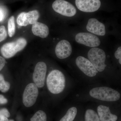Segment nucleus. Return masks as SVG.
Returning a JSON list of instances; mask_svg holds the SVG:
<instances>
[{
    "instance_id": "nucleus-8",
    "label": "nucleus",
    "mask_w": 121,
    "mask_h": 121,
    "mask_svg": "<svg viewBox=\"0 0 121 121\" xmlns=\"http://www.w3.org/2000/svg\"><path fill=\"white\" fill-rule=\"evenodd\" d=\"M47 71V66L44 62L37 63L33 75V79L37 87L41 88L44 86Z\"/></svg>"
},
{
    "instance_id": "nucleus-12",
    "label": "nucleus",
    "mask_w": 121,
    "mask_h": 121,
    "mask_svg": "<svg viewBox=\"0 0 121 121\" xmlns=\"http://www.w3.org/2000/svg\"><path fill=\"white\" fill-rule=\"evenodd\" d=\"M72 48L69 41L62 40L57 43L55 48V53L59 59H64L69 57L72 53Z\"/></svg>"
},
{
    "instance_id": "nucleus-21",
    "label": "nucleus",
    "mask_w": 121,
    "mask_h": 121,
    "mask_svg": "<svg viewBox=\"0 0 121 121\" xmlns=\"http://www.w3.org/2000/svg\"><path fill=\"white\" fill-rule=\"evenodd\" d=\"M7 36V32L4 26H0V43L5 39Z\"/></svg>"
},
{
    "instance_id": "nucleus-19",
    "label": "nucleus",
    "mask_w": 121,
    "mask_h": 121,
    "mask_svg": "<svg viewBox=\"0 0 121 121\" xmlns=\"http://www.w3.org/2000/svg\"><path fill=\"white\" fill-rule=\"evenodd\" d=\"M8 30L9 36L10 37H13L15 34V18L13 16L11 17L9 20Z\"/></svg>"
},
{
    "instance_id": "nucleus-24",
    "label": "nucleus",
    "mask_w": 121,
    "mask_h": 121,
    "mask_svg": "<svg viewBox=\"0 0 121 121\" xmlns=\"http://www.w3.org/2000/svg\"><path fill=\"white\" fill-rule=\"evenodd\" d=\"M6 63V61L4 58L0 56V71L4 66Z\"/></svg>"
},
{
    "instance_id": "nucleus-28",
    "label": "nucleus",
    "mask_w": 121,
    "mask_h": 121,
    "mask_svg": "<svg viewBox=\"0 0 121 121\" xmlns=\"http://www.w3.org/2000/svg\"><path fill=\"white\" fill-rule=\"evenodd\" d=\"M9 121H14L13 120H12V119H11V120H9Z\"/></svg>"
},
{
    "instance_id": "nucleus-27",
    "label": "nucleus",
    "mask_w": 121,
    "mask_h": 121,
    "mask_svg": "<svg viewBox=\"0 0 121 121\" xmlns=\"http://www.w3.org/2000/svg\"><path fill=\"white\" fill-rule=\"evenodd\" d=\"M8 118L2 115H0V121H9Z\"/></svg>"
},
{
    "instance_id": "nucleus-7",
    "label": "nucleus",
    "mask_w": 121,
    "mask_h": 121,
    "mask_svg": "<svg viewBox=\"0 0 121 121\" xmlns=\"http://www.w3.org/2000/svg\"><path fill=\"white\" fill-rule=\"evenodd\" d=\"M75 40L78 43L90 47L95 48L99 46L101 41L95 35L86 32H80L76 35Z\"/></svg>"
},
{
    "instance_id": "nucleus-4",
    "label": "nucleus",
    "mask_w": 121,
    "mask_h": 121,
    "mask_svg": "<svg viewBox=\"0 0 121 121\" xmlns=\"http://www.w3.org/2000/svg\"><path fill=\"white\" fill-rule=\"evenodd\" d=\"M87 56L98 71L101 72L105 70L106 66L105 64L106 55L103 50L98 48H93L89 51Z\"/></svg>"
},
{
    "instance_id": "nucleus-10",
    "label": "nucleus",
    "mask_w": 121,
    "mask_h": 121,
    "mask_svg": "<svg viewBox=\"0 0 121 121\" xmlns=\"http://www.w3.org/2000/svg\"><path fill=\"white\" fill-rule=\"evenodd\" d=\"M75 4L80 11L94 12L98 10L101 5L100 0H76Z\"/></svg>"
},
{
    "instance_id": "nucleus-23",
    "label": "nucleus",
    "mask_w": 121,
    "mask_h": 121,
    "mask_svg": "<svg viewBox=\"0 0 121 121\" xmlns=\"http://www.w3.org/2000/svg\"><path fill=\"white\" fill-rule=\"evenodd\" d=\"M115 56L118 59L121 58V47H119L117 50L115 52L114 54Z\"/></svg>"
},
{
    "instance_id": "nucleus-20",
    "label": "nucleus",
    "mask_w": 121,
    "mask_h": 121,
    "mask_svg": "<svg viewBox=\"0 0 121 121\" xmlns=\"http://www.w3.org/2000/svg\"><path fill=\"white\" fill-rule=\"evenodd\" d=\"M10 87V83L5 81L3 75L0 74V91L5 93L9 90Z\"/></svg>"
},
{
    "instance_id": "nucleus-3",
    "label": "nucleus",
    "mask_w": 121,
    "mask_h": 121,
    "mask_svg": "<svg viewBox=\"0 0 121 121\" xmlns=\"http://www.w3.org/2000/svg\"><path fill=\"white\" fill-rule=\"evenodd\" d=\"M27 44V41L25 39L19 38L15 41L4 44L1 48V53L5 58H10L23 50Z\"/></svg>"
},
{
    "instance_id": "nucleus-18",
    "label": "nucleus",
    "mask_w": 121,
    "mask_h": 121,
    "mask_svg": "<svg viewBox=\"0 0 121 121\" xmlns=\"http://www.w3.org/2000/svg\"><path fill=\"white\" fill-rule=\"evenodd\" d=\"M30 121H47V115L43 111H38L31 118Z\"/></svg>"
},
{
    "instance_id": "nucleus-17",
    "label": "nucleus",
    "mask_w": 121,
    "mask_h": 121,
    "mask_svg": "<svg viewBox=\"0 0 121 121\" xmlns=\"http://www.w3.org/2000/svg\"><path fill=\"white\" fill-rule=\"evenodd\" d=\"M85 120V121H101L98 114L91 109H87L86 111Z\"/></svg>"
},
{
    "instance_id": "nucleus-5",
    "label": "nucleus",
    "mask_w": 121,
    "mask_h": 121,
    "mask_svg": "<svg viewBox=\"0 0 121 121\" xmlns=\"http://www.w3.org/2000/svg\"><path fill=\"white\" fill-rule=\"evenodd\" d=\"M52 7L55 12L68 17L74 16L77 12L73 5L64 0H56L52 4Z\"/></svg>"
},
{
    "instance_id": "nucleus-13",
    "label": "nucleus",
    "mask_w": 121,
    "mask_h": 121,
    "mask_svg": "<svg viewBox=\"0 0 121 121\" xmlns=\"http://www.w3.org/2000/svg\"><path fill=\"white\" fill-rule=\"evenodd\" d=\"M86 28L88 31L98 35L103 36L106 34L105 25L95 18H91L89 20Z\"/></svg>"
},
{
    "instance_id": "nucleus-14",
    "label": "nucleus",
    "mask_w": 121,
    "mask_h": 121,
    "mask_svg": "<svg viewBox=\"0 0 121 121\" xmlns=\"http://www.w3.org/2000/svg\"><path fill=\"white\" fill-rule=\"evenodd\" d=\"M97 112L101 121H117V117L111 113L108 107L100 105L98 107Z\"/></svg>"
},
{
    "instance_id": "nucleus-16",
    "label": "nucleus",
    "mask_w": 121,
    "mask_h": 121,
    "mask_svg": "<svg viewBox=\"0 0 121 121\" xmlns=\"http://www.w3.org/2000/svg\"><path fill=\"white\" fill-rule=\"evenodd\" d=\"M77 108L72 107L69 108L66 114L60 119V121H73L77 114Z\"/></svg>"
},
{
    "instance_id": "nucleus-9",
    "label": "nucleus",
    "mask_w": 121,
    "mask_h": 121,
    "mask_svg": "<svg viewBox=\"0 0 121 121\" xmlns=\"http://www.w3.org/2000/svg\"><path fill=\"white\" fill-rule=\"evenodd\" d=\"M76 64L78 68L87 76L94 77L97 73V70L92 63L83 56L78 57L76 60Z\"/></svg>"
},
{
    "instance_id": "nucleus-2",
    "label": "nucleus",
    "mask_w": 121,
    "mask_h": 121,
    "mask_svg": "<svg viewBox=\"0 0 121 121\" xmlns=\"http://www.w3.org/2000/svg\"><path fill=\"white\" fill-rule=\"evenodd\" d=\"M90 95L92 97L105 101H116L121 98L118 91L107 87L93 88L90 91Z\"/></svg>"
},
{
    "instance_id": "nucleus-11",
    "label": "nucleus",
    "mask_w": 121,
    "mask_h": 121,
    "mask_svg": "<svg viewBox=\"0 0 121 121\" xmlns=\"http://www.w3.org/2000/svg\"><path fill=\"white\" fill-rule=\"evenodd\" d=\"M39 17L37 10L30 11L28 13L22 12L18 15L17 18V24L20 26H25L33 24L37 22Z\"/></svg>"
},
{
    "instance_id": "nucleus-1",
    "label": "nucleus",
    "mask_w": 121,
    "mask_h": 121,
    "mask_svg": "<svg viewBox=\"0 0 121 121\" xmlns=\"http://www.w3.org/2000/svg\"><path fill=\"white\" fill-rule=\"evenodd\" d=\"M47 85L48 90L55 94L62 92L66 85V79L63 74L59 70L52 71L47 78Z\"/></svg>"
},
{
    "instance_id": "nucleus-22",
    "label": "nucleus",
    "mask_w": 121,
    "mask_h": 121,
    "mask_svg": "<svg viewBox=\"0 0 121 121\" xmlns=\"http://www.w3.org/2000/svg\"><path fill=\"white\" fill-rule=\"evenodd\" d=\"M0 115L4 116L8 118L10 117V114L6 108H2L0 109Z\"/></svg>"
},
{
    "instance_id": "nucleus-6",
    "label": "nucleus",
    "mask_w": 121,
    "mask_h": 121,
    "mask_svg": "<svg viewBox=\"0 0 121 121\" xmlns=\"http://www.w3.org/2000/svg\"><path fill=\"white\" fill-rule=\"evenodd\" d=\"M39 95L38 87L35 83H30L27 85L23 94V103L27 107H31L36 102Z\"/></svg>"
},
{
    "instance_id": "nucleus-15",
    "label": "nucleus",
    "mask_w": 121,
    "mask_h": 121,
    "mask_svg": "<svg viewBox=\"0 0 121 121\" xmlns=\"http://www.w3.org/2000/svg\"><path fill=\"white\" fill-rule=\"evenodd\" d=\"M32 31L35 35L43 39L47 37L49 33L48 26L45 24L37 21L33 24Z\"/></svg>"
},
{
    "instance_id": "nucleus-25",
    "label": "nucleus",
    "mask_w": 121,
    "mask_h": 121,
    "mask_svg": "<svg viewBox=\"0 0 121 121\" xmlns=\"http://www.w3.org/2000/svg\"><path fill=\"white\" fill-rule=\"evenodd\" d=\"M5 13L3 9L0 8V22L2 21L4 19Z\"/></svg>"
},
{
    "instance_id": "nucleus-26",
    "label": "nucleus",
    "mask_w": 121,
    "mask_h": 121,
    "mask_svg": "<svg viewBox=\"0 0 121 121\" xmlns=\"http://www.w3.org/2000/svg\"><path fill=\"white\" fill-rule=\"evenodd\" d=\"M8 100L4 95H0V104H4L8 103Z\"/></svg>"
}]
</instances>
